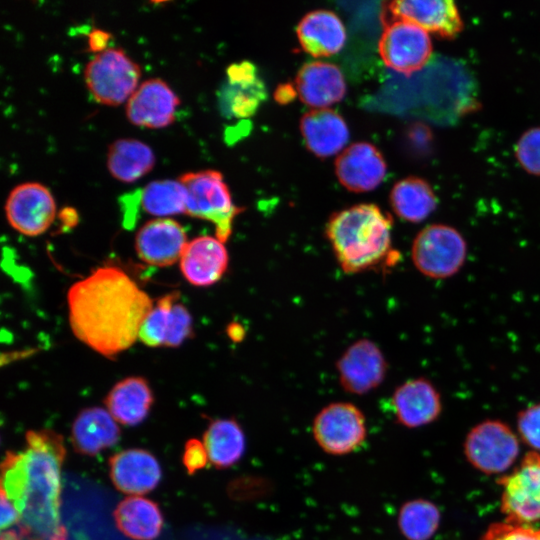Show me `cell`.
Wrapping results in <instances>:
<instances>
[{
  "label": "cell",
  "instance_id": "1",
  "mask_svg": "<svg viewBox=\"0 0 540 540\" xmlns=\"http://www.w3.org/2000/svg\"><path fill=\"white\" fill-rule=\"evenodd\" d=\"M74 335L95 352L114 358L130 348L154 304L121 268L103 266L68 290Z\"/></svg>",
  "mask_w": 540,
  "mask_h": 540
},
{
  "label": "cell",
  "instance_id": "2",
  "mask_svg": "<svg viewBox=\"0 0 540 540\" xmlns=\"http://www.w3.org/2000/svg\"><path fill=\"white\" fill-rule=\"evenodd\" d=\"M26 449L8 451L1 466V492L15 505L28 540H66L60 521L61 467L65 447L54 431L26 433Z\"/></svg>",
  "mask_w": 540,
  "mask_h": 540
},
{
  "label": "cell",
  "instance_id": "3",
  "mask_svg": "<svg viewBox=\"0 0 540 540\" xmlns=\"http://www.w3.org/2000/svg\"><path fill=\"white\" fill-rule=\"evenodd\" d=\"M392 217L374 204H358L330 216L325 233L347 274L394 263Z\"/></svg>",
  "mask_w": 540,
  "mask_h": 540
},
{
  "label": "cell",
  "instance_id": "4",
  "mask_svg": "<svg viewBox=\"0 0 540 540\" xmlns=\"http://www.w3.org/2000/svg\"><path fill=\"white\" fill-rule=\"evenodd\" d=\"M179 181L187 192L185 214L213 223L216 237L225 243L242 208L234 204L223 175L216 170H202L182 174Z\"/></svg>",
  "mask_w": 540,
  "mask_h": 540
},
{
  "label": "cell",
  "instance_id": "5",
  "mask_svg": "<svg viewBox=\"0 0 540 540\" xmlns=\"http://www.w3.org/2000/svg\"><path fill=\"white\" fill-rule=\"evenodd\" d=\"M467 243L462 234L446 224H431L415 237L411 258L416 269L432 279L452 277L463 267Z\"/></svg>",
  "mask_w": 540,
  "mask_h": 540
},
{
  "label": "cell",
  "instance_id": "6",
  "mask_svg": "<svg viewBox=\"0 0 540 540\" xmlns=\"http://www.w3.org/2000/svg\"><path fill=\"white\" fill-rule=\"evenodd\" d=\"M141 69L121 48L108 47L86 64L84 80L96 101L117 106L137 89Z\"/></svg>",
  "mask_w": 540,
  "mask_h": 540
},
{
  "label": "cell",
  "instance_id": "7",
  "mask_svg": "<svg viewBox=\"0 0 540 540\" xmlns=\"http://www.w3.org/2000/svg\"><path fill=\"white\" fill-rule=\"evenodd\" d=\"M497 483L501 487L500 507L506 521L523 525L540 521V452H528Z\"/></svg>",
  "mask_w": 540,
  "mask_h": 540
},
{
  "label": "cell",
  "instance_id": "8",
  "mask_svg": "<svg viewBox=\"0 0 540 540\" xmlns=\"http://www.w3.org/2000/svg\"><path fill=\"white\" fill-rule=\"evenodd\" d=\"M464 453L468 462L485 474L507 471L519 454L517 435L504 422L485 420L467 434Z\"/></svg>",
  "mask_w": 540,
  "mask_h": 540
},
{
  "label": "cell",
  "instance_id": "9",
  "mask_svg": "<svg viewBox=\"0 0 540 540\" xmlns=\"http://www.w3.org/2000/svg\"><path fill=\"white\" fill-rule=\"evenodd\" d=\"M384 64L410 76L422 69L432 55V42L426 30L402 19H388L378 43Z\"/></svg>",
  "mask_w": 540,
  "mask_h": 540
},
{
  "label": "cell",
  "instance_id": "10",
  "mask_svg": "<svg viewBox=\"0 0 540 540\" xmlns=\"http://www.w3.org/2000/svg\"><path fill=\"white\" fill-rule=\"evenodd\" d=\"M312 432L324 452L345 455L358 449L365 441V417L354 404L331 403L316 415Z\"/></svg>",
  "mask_w": 540,
  "mask_h": 540
},
{
  "label": "cell",
  "instance_id": "11",
  "mask_svg": "<svg viewBox=\"0 0 540 540\" xmlns=\"http://www.w3.org/2000/svg\"><path fill=\"white\" fill-rule=\"evenodd\" d=\"M5 213L15 230L27 236H38L53 223L56 204L46 186L26 182L11 190L5 203Z\"/></svg>",
  "mask_w": 540,
  "mask_h": 540
},
{
  "label": "cell",
  "instance_id": "12",
  "mask_svg": "<svg viewBox=\"0 0 540 540\" xmlns=\"http://www.w3.org/2000/svg\"><path fill=\"white\" fill-rule=\"evenodd\" d=\"M336 367L343 389L357 395L377 388L388 370L382 351L368 339L350 345L338 359Z\"/></svg>",
  "mask_w": 540,
  "mask_h": 540
},
{
  "label": "cell",
  "instance_id": "13",
  "mask_svg": "<svg viewBox=\"0 0 540 540\" xmlns=\"http://www.w3.org/2000/svg\"><path fill=\"white\" fill-rule=\"evenodd\" d=\"M219 102L226 117L246 119L253 116L267 99L265 83L257 67L250 61L231 64L226 71Z\"/></svg>",
  "mask_w": 540,
  "mask_h": 540
},
{
  "label": "cell",
  "instance_id": "14",
  "mask_svg": "<svg viewBox=\"0 0 540 540\" xmlns=\"http://www.w3.org/2000/svg\"><path fill=\"white\" fill-rule=\"evenodd\" d=\"M389 19L410 21L427 32L453 39L463 30L464 23L452 0H397L387 3Z\"/></svg>",
  "mask_w": 540,
  "mask_h": 540
},
{
  "label": "cell",
  "instance_id": "15",
  "mask_svg": "<svg viewBox=\"0 0 540 540\" xmlns=\"http://www.w3.org/2000/svg\"><path fill=\"white\" fill-rule=\"evenodd\" d=\"M180 100L160 78L142 82L126 103L128 120L147 128H163L175 120Z\"/></svg>",
  "mask_w": 540,
  "mask_h": 540
},
{
  "label": "cell",
  "instance_id": "16",
  "mask_svg": "<svg viewBox=\"0 0 540 540\" xmlns=\"http://www.w3.org/2000/svg\"><path fill=\"white\" fill-rule=\"evenodd\" d=\"M335 172L346 189L361 193L374 190L382 183L387 165L374 145L357 142L339 154L335 161Z\"/></svg>",
  "mask_w": 540,
  "mask_h": 540
},
{
  "label": "cell",
  "instance_id": "17",
  "mask_svg": "<svg viewBox=\"0 0 540 540\" xmlns=\"http://www.w3.org/2000/svg\"><path fill=\"white\" fill-rule=\"evenodd\" d=\"M187 242L186 232L177 221L156 218L138 230L135 248L138 257L146 264L168 267L180 260Z\"/></svg>",
  "mask_w": 540,
  "mask_h": 540
},
{
  "label": "cell",
  "instance_id": "18",
  "mask_svg": "<svg viewBox=\"0 0 540 540\" xmlns=\"http://www.w3.org/2000/svg\"><path fill=\"white\" fill-rule=\"evenodd\" d=\"M391 402L396 420L408 428L430 424L442 411L438 390L424 377L410 379L399 385Z\"/></svg>",
  "mask_w": 540,
  "mask_h": 540
},
{
  "label": "cell",
  "instance_id": "19",
  "mask_svg": "<svg viewBox=\"0 0 540 540\" xmlns=\"http://www.w3.org/2000/svg\"><path fill=\"white\" fill-rule=\"evenodd\" d=\"M184 278L197 287L216 283L227 270L229 256L217 237L199 236L187 242L179 260Z\"/></svg>",
  "mask_w": 540,
  "mask_h": 540
},
{
  "label": "cell",
  "instance_id": "20",
  "mask_svg": "<svg viewBox=\"0 0 540 540\" xmlns=\"http://www.w3.org/2000/svg\"><path fill=\"white\" fill-rule=\"evenodd\" d=\"M110 477L121 492L140 495L152 491L161 479V468L149 451L139 448L127 449L113 455L109 460Z\"/></svg>",
  "mask_w": 540,
  "mask_h": 540
},
{
  "label": "cell",
  "instance_id": "21",
  "mask_svg": "<svg viewBox=\"0 0 540 540\" xmlns=\"http://www.w3.org/2000/svg\"><path fill=\"white\" fill-rule=\"evenodd\" d=\"M296 90L301 101L314 109H325L346 94V82L338 66L324 61L304 64L296 76Z\"/></svg>",
  "mask_w": 540,
  "mask_h": 540
},
{
  "label": "cell",
  "instance_id": "22",
  "mask_svg": "<svg viewBox=\"0 0 540 540\" xmlns=\"http://www.w3.org/2000/svg\"><path fill=\"white\" fill-rule=\"evenodd\" d=\"M296 34L302 49L314 57L338 53L346 42V29L340 17L325 9L307 13L298 23Z\"/></svg>",
  "mask_w": 540,
  "mask_h": 540
},
{
  "label": "cell",
  "instance_id": "23",
  "mask_svg": "<svg viewBox=\"0 0 540 540\" xmlns=\"http://www.w3.org/2000/svg\"><path fill=\"white\" fill-rule=\"evenodd\" d=\"M300 130L306 147L318 157L340 152L349 140L343 117L332 109H313L303 115Z\"/></svg>",
  "mask_w": 540,
  "mask_h": 540
},
{
  "label": "cell",
  "instance_id": "24",
  "mask_svg": "<svg viewBox=\"0 0 540 540\" xmlns=\"http://www.w3.org/2000/svg\"><path fill=\"white\" fill-rule=\"evenodd\" d=\"M119 437L120 429L116 420L108 410L100 407L83 409L72 425L73 447L83 455H96L114 445Z\"/></svg>",
  "mask_w": 540,
  "mask_h": 540
},
{
  "label": "cell",
  "instance_id": "25",
  "mask_svg": "<svg viewBox=\"0 0 540 540\" xmlns=\"http://www.w3.org/2000/svg\"><path fill=\"white\" fill-rule=\"evenodd\" d=\"M154 398L148 382L142 377H127L116 383L105 398L108 412L116 422L135 426L147 417Z\"/></svg>",
  "mask_w": 540,
  "mask_h": 540
},
{
  "label": "cell",
  "instance_id": "26",
  "mask_svg": "<svg viewBox=\"0 0 540 540\" xmlns=\"http://www.w3.org/2000/svg\"><path fill=\"white\" fill-rule=\"evenodd\" d=\"M113 517L118 529L134 540H154L163 525L158 505L140 496L123 499L115 508Z\"/></svg>",
  "mask_w": 540,
  "mask_h": 540
},
{
  "label": "cell",
  "instance_id": "27",
  "mask_svg": "<svg viewBox=\"0 0 540 540\" xmlns=\"http://www.w3.org/2000/svg\"><path fill=\"white\" fill-rule=\"evenodd\" d=\"M203 443L209 461L219 469L229 468L239 462L246 448L244 431L233 418L211 421L204 433Z\"/></svg>",
  "mask_w": 540,
  "mask_h": 540
},
{
  "label": "cell",
  "instance_id": "28",
  "mask_svg": "<svg viewBox=\"0 0 540 540\" xmlns=\"http://www.w3.org/2000/svg\"><path fill=\"white\" fill-rule=\"evenodd\" d=\"M390 204L401 219L419 223L427 219L437 207V197L430 184L419 177L398 181L390 192Z\"/></svg>",
  "mask_w": 540,
  "mask_h": 540
},
{
  "label": "cell",
  "instance_id": "29",
  "mask_svg": "<svg viewBox=\"0 0 540 540\" xmlns=\"http://www.w3.org/2000/svg\"><path fill=\"white\" fill-rule=\"evenodd\" d=\"M155 164L153 150L144 142L121 138L110 144L107 167L111 175L126 183L134 182L147 174Z\"/></svg>",
  "mask_w": 540,
  "mask_h": 540
},
{
  "label": "cell",
  "instance_id": "30",
  "mask_svg": "<svg viewBox=\"0 0 540 540\" xmlns=\"http://www.w3.org/2000/svg\"><path fill=\"white\" fill-rule=\"evenodd\" d=\"M186 202L187 192L179 179L154 180L139 190V205L159 218L185 213Z\"/></svg>",
  "mask_w": 540,
  "mask_h": 540
},
{
  "label": "cell",
  "instance_id": "31",
  "mask_svg": "<svg viewBox=\"0 0 540 540\" xmlns=\"http://www.w3.org/2000/svg\"><path fill=\"white\" fill-rule=\"evenodd\" d=\"M441 514L438 507L425 499L404 503L398 514V526L407 540H429L438 530Z\"/></svg>",
  "mask_w": 540,
  "mask_h": 540
},
{
  "label": "cell",
  "instance_id": "32",
  "mask_svg": "<svg viewBox=\"0 0 540 540\" xmlns=\"http://www.w3.org/2000/svg\"><path fill=\"white\" fill-rule=\"evenodd\" d=\"M179 293L173 291L161 297L145 318L138 339L149 347L165 345L169 314L172 305L178 301Z\"/></svg>",
  "mask_w": 540,
  "mask_h": 540
},
{
  "label": "cell",
  "instance_id": "33",
  "mask_svg": "<svg viewBox=\"0 0 540 540\" xmlns=\"http://www.w3.org/2000/svg\"><path fill=\"white\" fill-rule=\"evenodd\" d=\"M515 157L529 174L540 176V127L526 130L515 145Z\"/></svg>",
  "mask_w": 540,
  "mask_h": 540
},
{
  "label": "cell",
  "instance_id": "34",
  "mask_svg": "<svg viewBox=\"0 0 540 540\" xmlns=\"http://www.w3.org/2000/svg\"><path fill=\"white\" fill-rule=\"evenodd\" d=\"M192 335V316L188 309L176 301L170 310L166 347H178Z\"/></svg>",
  "mask_w": 540,
  "mask_h": 540
},
{
  "label": "cell",
  "instance_id": "35",
  "mask_svg": "<svg viewBox=\"0 0 540 540\" xmlns=\"http://www.w3.org/2000/svg\"><path fill=\"white\" fill-rule=\"evenodd\" d=\"M480 540H540V528L504 520L492 523Z\"/></svg>",
  "mask_w": 540,
  "mask_h": 540
},
{
  "label": "cell",
  "instance_id": "36",
  "mask_svg": "<svg viewBox=\"0 0 540 540\" xmlns=\"http://www.w3.org/2000/svg\"><path fill=\"white\" fill-rule=\"evenodd\" d=\"M517 430L521 439L533 451L540 452V402L518 413Z\"/></svg>",
  "mask_w": 540,
  "mask_h": 540
},
{
  "label": "cell",
  "instance_id": "37",
  "mask_svg": "<svg viewBox=\"0 0 540 540\" xmlns=\"http://www.w3.org/2000/svg\"><path fill=\"white\" fill-rule=\"evenodd\" d=\"M182 460L189 474H194L204 468L209 460L204 443L195 438L188 440L184 447Z\"/></svg>",
  "mask_w": 540,
  "mask_h": 540
},
{
  "label": "cell",
  "instance_id": "38",
  "mask_svg": "<svg viewBox=\"0 0 540 540\" xmlns=\"http://www.w3.org/2000/svg\"><path fill=\"white\" fill-rule=\"evenodd\" d=\"M20 514L15 505L1 492V528L7 527L19 522Z\"/></svg>",
  "mask_w": 540,
  "mask_h": 540
},
{
  "label": "cell",
  "instance_id": "39",
  "mask_svg": "<svg viewBox=\"0 0 540 540\" xmlns=\"http://www.w3.org/2000/svg\"><path fill=\"white\" fill-rule=\"evenodd\" d=\"M111 38V34L101 29H93L88 35V46L91 51L96 53L107 49V44Z\"/></svg>",
  "mask_w": 540,
  "mask_h": 540
},
{
  "label": "cell",
  "instance_id": "40",
  "mask_svg": "<svg viewBox=\"0 0 540 540\" xmlns=\"http://www.w3.org/2000/svg\"><path fill=\"white\" fill-rule=\"evenodd\" d=\"M296 95H298L296 87L290 83H285L276 89L274 98L280 104H287L293 101Z\"/></svg>",
  "mask_w": 540,
  "mask_h": 540
},
{
  "label": "cell",
  "instance_id": "41",
  "mask_svg": "<svg viewBox=\"0 0 540 540\" xmlns=\"http://www.w3.org/2000/svg\"><path fill=\"white\" fill-rule=\"evenodd\" d=\"M24 537L25 535L18 525L17 528L12 527L8 528L7 530H3L0 540H22Z\"/></svg>",
  "mask_w": 540,
  "mask_h": 540
}]
</instances>
